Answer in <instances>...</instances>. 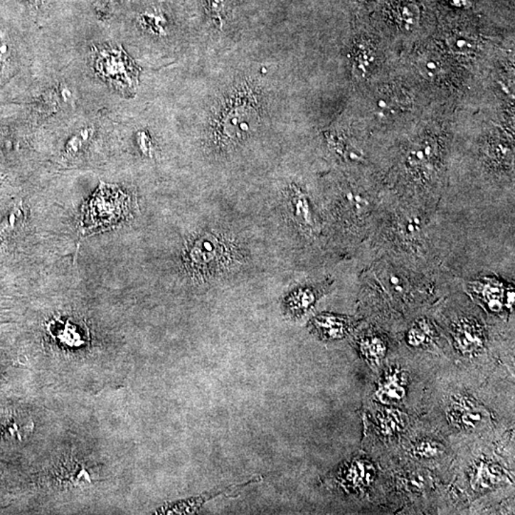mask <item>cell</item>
Here are the masks:
<instances>
[{"instance_id":"obj_1","label":"cell","mask_w":515,"mask_h":515,"mask_svg":"<svg viewBox=\"0 0 515 515\" xmlns=\"http://www.w3.org/2000/svg\"><path fill=\"white\" fill-rule=\"evenodd\" d=\"M184 264L195 282H216L231 275L245 262L239 240L228 232L207 229L190 238L184 250Z\"/></svg>"},{"instance_id":"obj_2","label":"cell","mask_w":515,"mask_h":515,"mask_svg":"<svg viewBox=\"0 0 515 515\" xmlns=\"http://www.w3.org/2000/svg\"><path fill=\"white\" fill-rule=\"evenodd\" d=\"M131 209L132 203L127 195L117 187L102 184L83 207L81 228L89 233L115 228L132 217Z\"/></svg>"},{"instance_id":"obj_3","label":"cell","mask_w":515,"mask_h":515,"mask_svg":"<svg viewBox=\"0 0 515 515\" xmlns=\"http://www.w3.org/2000/svg\"><path fill=\"white\" fill-rule=\"evenodd\" d=\"M248 99L239 100L223 115L217 131V139L223 147L243 141L251 132L257 120V111Z\"/></svg>"},{"instance_id":"obj_4","label":"cell","mask_w":515,"mask_h":515,"mask_svg":"<svg viewBox=\"0 0 515 515\" xmlns=\"http://www.w3.org/2000/svg\"><path fill=\"white\" fill-rule=\"evenodd\" d=\"M287 211L288 217L304 231H312L315 228L314 218L309 198L301 189L292 187L288 193Z\"/></svg>"},{"instance_id":"obj_5","label":"cell","mask_w":515,"mask_h":515,"mask_svg":"<svg viewBox=\"0 0 515 515\" xmlns=\"http://www.w3.org/2000/svg\"><path fill=\"white\" fill-rule=\"evenodd\" d=\"M316 326L327 338H340L346 333L345 321L333 316H320L316 319Z\"/></svg>"},{"instance_id":"obj_6","label":"cell","mask_w":515,"mask_h":515,"mask_svg":"<svg viewBox=\"0 0 515 515\" xmlns=\"http://www.w3.org/2000/svg\"><path fill=\"white\" fill-rule=\"evenodd\" d=\"M459 346L467 351H472L481 345L479 332L469 324H464L457 329Z\"/></svg>"},{"instance_id":"obj_7","label":"cell","mask_w":515,"mask_h":515,"mask_svg":"<svg viewBox=\"0 0 515 515\" xmlns=\"http://www.w3.org/2000/svg\"><path fill=\"white\" fill-rule=\"evenodd\" d=\"M374 470L368 464L357 462L352 464L349 470V479L354 485H368L373 477Z\"/></svg>"},{"instance_id":"obj_8","label":"cell","mask_w":515,"mask_h":515,"mask_svg":"<svg viewBox=\"0 0 515 515\" xmlns=\"http://www.w3.org/2000/svg\"><path fill=\"white\" fill-rule=\"evenodd\" d=\"M361 351H362L366 359L371 360L372 362H378V361L382 359L386 354L385 345L378 338L366 339L361 345Z\"/></svg>"},{"instance_id":"obj_9","label":"cell","mask_w":515,"mask_h":515,"mask_svg":"<svg viewBox=\"0 0 515 515\" xmlns=\"http://www.w3.org/2000/svg\"><path fill=\"white\" fill-rule=\"evenodd\" d=\"M287 309L290 310H296L297 312H303L314 303V295L309 290L299 291L295 296L287 301Z\"/></svg>"},{"instance_id":"obj_10","label":"cell","mask_w":515,"mask_h":515,"mask_svg":"<svg viewBox=\"0 0 515 515\" xmlns=\"http://www.w3.org/2000/svg\"><path fill=\"white\" fill-rule=\"evenodd\" d=\"M405 395V388L396 381L386 383L381 390V400L383 402L398 401Z\"/></svg>"},{"instance_id":"obj_11","label":"cell","mask_w":515,"mask_h":515,"mask_svg":"<svg viewBox=\"0 0 515 515\" xmlns=\"http://www.w3.org/2000/svg\"><path fill=\"white\" fill-rule=\"evenodd\" d=\"M398 411L386 410L385 415L381 418V428L386 433H393L398 430L400 427V416Z\"/></svg>"},{"instance_id":"obj_12","label":"cell","mask_w":515,"mask_h":515,"mask_svg":"<svg viewBox=\"0 0 515 515\" xmlns=\"http://www.w3.org/2000/svg\"><path fill=\"white\" fill-rule=\"evenodd\" d=\"M92 133H93V131H92V129L90 128H84L83 130H80L77 135L73 137V138L70 139L66 147L67 152H78V151L80 150V148H81V147L84 144V142H86V141H88V139H90Z\"/></svg>"},{"instance_id":"obj_13","label":"cell","mask_w":515,"mask_h":515,"mask_svg":"<svg viewBox=\"0 0 515 515\" xmlns=\"http://www.w3.org/2000/svg\"><path fill=\"white\" fill-rule=\"evenodd\" d=\"M428 339V327L424 324H419L411 329L408 334V340L413 346H420Z\"/></svg>"},{"instance_id":"obj_14","label":"cell","mask_w":515,"mask_h":515,"mask_svg":"<svg viewBox=\"0 0 515 515\" xmlns=\"http://www.w3.org/2000/svg\"><path fill=\"white\" fill-rule=\"evenodd\" d=\"M373 58V52H372L368 46H363V52L360 53V54L358 53V58H356L358 64H359V65H358V68H360L363 72L366 73L368 66H371L369 64H371Z\"/></svg>"},{"instance_id":"obj_15","label":"cell","mask_w":515,"mask_h":515,"mask_svg":"<svg viewBox=\"0 0 515 515\" xmlns=\"http://www.w3.org/2000/svg\"><path fill=\"white\" fill-rule=\"evenodd\" d=\"M414 453L420 457H432L437 453V447L430 442H422L414 449Z\"/></svg>"},{"instance_id":"obj_16","label":"cell","mask_w":515,"mask_h":515,"mask_svg":"<svg viewBox=\"0 0 515 515\" xmlns=\"http://www.w3.org/2000/svg\"><path fill=\"white\" fill-rule=\"evenodd\" d=\"M144 21L145 25L149 26L150 29L153 32L158 33V35L165 33L164 28L161 25V18H159V16L153 15L144 16Z\"/></svg>"},{"instance_id":"obj_17","label":"cell","mask_w":515,"mask_h":515,"mask_svg":"<svg viewBox=\"0 0 515 515\" xmlns=\"http://www.w3.org/2000/svg\"><path fill=\"white\" fill-rule=\"evenodd\" d=\"M211 11L213 18L218 22L220 27L223 26V0H213L211 1Z\"/></svg>"},{"instance_id":"obj_18","label":"cell","mask_w":515,"mask_h":515,"mask_svg":"<svg viewBox=\"0 0 515 515\" xmlns=\"http://www.w3.org/2000/svg\"><path fill=\"white\" fill-rule=\"evenodd\" d=\"M138 142L139 147L144 154L150 153L151 150V142L149 137L147 135V133L141 132L138 135Z\"/></svg>"}]
</instances>
